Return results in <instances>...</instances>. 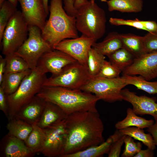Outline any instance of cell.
I'll return each mask as SVG.
<instances>
[{
	"mask_svg": "<svg viewBox=\"0 0 157 157\" xmlns=\"http://www.w3.org/2000/svg\"><path fill=\"white\" fill-rule=\"evenodd\" d=\"M67 137L61 157L78 152L105 141L104 124L98 112L74 113L66 119Z\"/></svg>",
	"mask_w": 157,
	"mask_h": 157,
	"instance_id": "1",
	"label": "cell"
},
{
	"mask_svg": "<svg viewBox=\"0 0 157 157\" xmlns=\"http://www.w3.org/2000/svg\"><path fill=\"white\" fill-rule=\"evenodd\" d=\"M37 96L59 106L68 116L79 112H97L100 99L94 94L82 90L58 86H43Z\"/></svg>",
	"mask_w": 157,
	"mask_h": 157,
	"instance_id": "2",
	"label": "cell"
},
{
	"mask_svg": "<svg viewBox=\"0 0 157 157\" xmlns=\"http://www.w3.org/2000/svg\"><path fill=\"white\" fill-rule=\"evenodd\" d=\"M63 2L62 0H51L49 18L42 30L43 38L53 49L62 41L79 37L75 17L66 13Z\"/></svg>",
	"mask_w": 157,
	"mask_h": 157,
	"instance_id": "3",
	"label": "cell"
},
{
	"mask_svg": "<svg viewBox=\"0 0 157 157\" xmlns=\"http://www.w3.org/2000/svg\"><path fill=\"white\" fill-rule=\"evenodd\" d=\"M76 26L82 34L96 41L105 34L107 21L104 10L95 0H85L77 10Z\"/></svg>",
	"mask_w": 157,
	"mask_h": 157,
	"instance_id": "4",
	"label": "cell"
},
{
	"mask_svg": "<svg viewBox=\"0 0 157 157\" xmlns=\"http://www.w3.org/2000/svg\"><path fill=\"white\" fill-rule=\"evenodd\" d=\"M46 74L36 67L24 78L14 92L8 96V121L39 92L47 78Z\"/></svg>",
	"mask_w": 157,
	"mask_h": 157,
	"instance_id": "5",
	"label": "cell"
},
{
	"mask_svg": "<svg viewBox=\"0 0 157 157\" xmlns=\"http://www.w3.org/2000/svg\"><path fill=\"white\" fill-rule=\"evenodd\" d=\"M28 27L22 12L17 10L6 26L0 43L5 56L14 53L23 44L28 38Z\"/></svg>",
	"mask_w": 157,
	"mask_h": 157,
	"instance_id": "6",
	"label": "cell"
},
{
	"mask_svg": "<svg viewBox=\"0 0 157 157\" xmlns=\"http://www.w3.org/2000/svg\"><path fill=\"white\" fill-rule=\"evenodd\" d=\"M53 49L43 38L41 29L36 26L29 25L27 39L14 53L22 58L29 69L33 70L36 68L42 56Z\"/></svg>",
	"mask_w": 157,
	"mask_h": 157,
	"instance_id": "7",
	"label": "cell"
},
{
	"mask_svg": "<svg viewBox=\"0 0 157 157\" xmlns=\"http://www.w3.org/2000/svg\"><path fill=\"white\" fill-rule=\"evenodd\" d=\"M127 85L122 76L113 78L95 77L91 78L80 89L94 94L100 100L112 103L123 100L121 92Z\"/></svg>",
	"mask_w": 157,
	"mask_h": 157,
	"instance_id": "8",
	"label": "cell"
},
{
	"mask_svg": "<svg viewBox=\"0 0 157 157\" xmlns=\"http://www.w3.org/2000/svg\"><path fill=\"white\" fill-rule=\"evenodd\" d=\"M91 78L87 67L76 61L66 66L58 74L47 78L43 86L80 89Z\"/></svg>",
	"mask_w": 157,
	"mask_h": 157,
	"instance_id": "9",
	"label": "cell"
},
{
	"mask_svg": "<svg viewBox=\"0 0 157 157\" xmlns=\"http://www.w3.org/2000/svg\"><path fill=\"white\" fill-rule=\"evenodd\" d=\"M66 119L43 129L45 138L40 153L44 156L61 157L63 154L67 137Z\"/></svg>",
	"mask_w": 157,
	"mask_h": 157,
	"instance_id": "10",
	"label": "cell"
},
{
	"mask_svg": "<svg viewBox=\"0 0 157 157\" xmlns=\"http://www.w3.org/2000/svg\"><path fill=\"white\" fill-rule=\"evenodd\" d=\"M96 42L94 39L82 34L76 38L62 41L56 45L54 49L66 53L87 67L89 51Z\"/></svg>",
	"mask_w": 157,
	"mask_h": 157,
	"instance_id": "11",
	"label": "cell"
},
{
	"mask_svg": "<svg viewBox=\"0 0 157 157\" xmlns=\"http://www.w3.org/2000/svg\"><path fill=\"white\" fill-rule=\"evenodd\" d=\"M77 61L66 53L53 49L44 53L39 60L37 67L43 73L57 75L69 64Z\"/></svg>",
	"mask_w": 157,
	"mask_h": 157,
	"instance_id": "12",
	"label": "cell"
},
{
	"mask_svg": "<svg viewBox=\"0 0 157 157\" xmlns=\"http://www.w3.org/2000/svg\"><path fill=\"white\" fill-rule=\"evenodd\" d=\"M122 75H139L147 81L157 77V52L145 53L135 58Z\"/></svg>",
	"mask_w": 157,
	"mask_h": 157,
	"instance_id": "13",
	"label": "cell"
},
{
	"mask_svg": "<svg viewBox=\"0 0 157 157\" xmlns=\"http://www.w3.org/2000/svg\"><path fill=\"white\" fill-rule=\"evenodd\" d=\"M121 95L123 100L132 104L133 110L136 115H150L157 122V103L155 98L145 95L138 96L126 88L122 90Z\"/></svg>",
	"mask_w": 157,
	"mask_h": 157,
	"instance_id": "14",
	"label": "cell"
},
{
	"mask_svg": "<svg viewBox=\"0 0 157 157\" xmlns=\"http://www.w3.org/2000/svg\"><path fill=\"white\" fill-rule=\"evenodd\" d=\"M22 13L29 25L42 29L47 15L43 0H19Z\"/></svg>",
	"mask_w": 157,
	"mask_h": 157,
	"instance_id": "15",
	"label": "cell"
},
{
	"mask_svg": "<svg viewBox=\"0 0 157 157\" xmlns=\"http://www.w3.org/2000/svg\"><path fill=\"white\" fill-rule=\"evenodd\" d=\"M0 150V157H32L36 154L24 141L8 134L1 140Z\"/></svg>",
	"mask_w": 157,
	"mask_h": 157,
	"instance_id": "16",
	"label": "cell"
},
{
	"mask_svg": "<svg viewBox=\"0 0 157 157\" xmlns=\"http://www.w3.org/2000/svg\"><path fill=\"white\" fill-rule=\"evenodd\" d=\"M46 103L44 99L36 95L18 110L14 117L31 125L37 124L41 117Z\"/></svg>",
	"mask_w": 157,
	"mask_h": 157,
	"instance_id": "17",
	"label": "cell"
},
{
	"mask_svg": "<svg viewBox=\"0 0 157 157\" xmlns=\"http://www.w3.org/2000/svg\"><path fill=\"white\" fill-rule=\"evenodd\" d=\"M67 115L59 106L49 101L46 104L37 124L43 129L56 125L65 120Z\"/></svg>",
	"mask_w": 157,
	"mask_h": 157,
	"instance_id": "18",
	"label": "cell"
},
{
	"mask_svg": "<svg viewBox=\"0 0 157 157\" xmlns=\"http://www.w3.org/2000/svg\"><path fill=\"white\" fill-rule=\"evenodd\" d=\"M122 136L118 130L110 135L106 141L97 145L87 148L82 150L63 157H99L108 154L113 143Z\"/></svg>",
	"mask_w": 157,
	"mask_h": 157,
	"instance_id": "19",
	"label": "cell"
},
{
	"mask_svg": "<svg viewBox=\"0 0 157 157\" xmlns=\"http://www.w3.org/2000/svg\"><path fill=\"white\" fill-rule=\"evenodd\" d=\"M92 47L104 55L108 56L123 46L120 34L114 31L109 33L102 41L94 43Z\"/></svg>",
	"mask_w": 157,
	"mask_h": 157,
	"instance_id": "20",
	"label": "cell"
},
{
	"mask_svg": "<svg viewBox=\"0 0 157 157\" xmlns=\"http://www.w3.org/2000/svg\"><path fill=\"white\" fill-rule=\"evenodd\" d=\"M31 71L29 69L23 72L5 73L0 86L8 96L10 95L17 90L24 78Z\"/></svg>",
	"mask_w": 157,
	"mask_h": 157,
	"instance_id": "21",
	"label": "cell"
},
{
	"mask_svg": "<svg viewBox=\"0 0 157 157\" xmlns=\"http://www.w3.org/2000/svg\"><path fill=\"white\" fill-rule=\"evenodd\" d=\"M127 115L123 120L117 122L115 127L120 130L131 126H135L143 129L149 127L154 124L152 119L147 120L136 115L133 109L129 108L126 111Z\"/></svg>",
	"mask_w": 157,
	"mask_h": 157,
	"instance_id": "22",
	"label": "cell"
},
{
	"mask_svg": "<svg viewBox=\"0 0 157 157\" xmlns=\"http://www.w3.org/2000/svg\"><path fill=\"white\" fill-rule=\"evenodd\" d=\"M107 3L109 11L115 10L122 13L140 12L143 5V0H109Z\"/></svg>",
	"mask_w": 157,
	"mask_h": 157,
	"instance_id": "23",
	"label": "cell"
},
{
	"mask_svg": "<svg viewBox=\"0 0 157 157\" xmlns=\"http://www.w3.org/2000/svg\"><path fill=\"white\" fill-rule=\"evenodd\" d=\"M123 47L133 54L135 58L145 53L143 37L132 33L120 34Z\"/></svg>",
	"mask_w": 157,
	"mask_h": 157,
	"instance_id": "24",
	"label": "cell"
},
{
	"mask_svg": "<svg viewBox=\"0 0 157 157\" xmlns=\"http://www.w3.org/2000/svg\"><path fill=\"white\" fill-rule=\"evenodd\" d=\"M6 128L8 135L24 142L31 131L33 126L22 120L14 117L8 121Z\"/></svg>",
	"mask_w": 157,
	"mask_h": 157,
	"instance_id": "25",
	"label": "cell"
},
{
	"mask_svg": "<svg viewBox=\"0 0 157 157\" xmlns=\"http://www.w3.org/2000/svg\"><path fill=\"white\" fill-rule=\"evenodd\" d=\"M110 61L122 72L131 65L135 57L124 48H121L107 56Z\"/></svg>",
	"mask_w": 157,
	"mask_h": 157,
	"instance_id": "26",
	"label": "cell"
},
{
	"mask_svg": "<svg viewBox=\"0 0 157 157\" xmlns=\"http://www.w3.org/2000/svg\"><path fill=\"white\" fill-rule=\"evenodd\" d=\"M32 130L24 141L26 146L36 154L40 152L43 145L45 134L43 129L37 124L32 125Z\"/></svg>",
	"mask_w": 157,
	"mask_h": 157,
	"instance_id": "27",
	"label": "cell"
},
{
	"mask_svg": "<svg viewBox=\"0 0 157 157\" xmlns=\"http://www.w3.org/2000/svg\"><path fill=\"white\" fill-rule=\"evenodd\" d=\"M123 135H128L137 140L141 141L148 148L154 150L156 145L152 136L149 133H146L142 129L137 127H129L118 130Z\"/></svg>",
	"mask_w": 157,
	"mask_h": 157,
	"instance_id": "28",
	"label": "cell"
},
{
	"mask_svg": "<svg viewBox=\"0 0 157 157\" xmlns=\"http://www.w3.org/2000/svg\"><path fill=\"white\" fill-rule=\"evenodd\" d=\"M128 84L135 86L138 89L144 91L150 94H157V81L150 82L142 76L136 75H122Z\"/></svg>",
	"mask_w": 157,
	"mask_h": 157,
	"instance_id": "29",
	"label": "cell"
},
{
	"mask_svg": "<svg viewBox=\"0 0 157 157\" xmlns=\"http://www.w3.org/2000/svg\"><path fill=\"white\" fill-rule=\"evenodd\" d=\"M105 57L95 48L92 47L88 53L87 68L91 78L99 73Z\"/></svg>",
	"mask_w": 157,
	"mask_h": 157,
	"instance_id": "30",
	"label": "cell"
},
{
	"mask_svg": "<svg viewBox=\"0 0 157 157\" xmlns=\"http://www.w3.org/2000/svg\"><path fill=\"white\" fill-rule=\"evenodd\" d=\"M5 58L6 60L5 73L23 72L30 69L26 62L15 53L5 56Z\"/></svg>",
	"mask_w": 157,
	"mask_h": 157,
	"instance_id": "31",
	"label": "cell"
},
{
	"mask_svg": "<svg viewBox=\"0 0 157 157\" xmlns=\"http://www.w3.org/2000/svg\"><path fill=\"white\" fill-rule=\"evenodd\" d=\"M0 42L3 33L10 19L17 10L16 7L8 0L5 1L0 6Z\"/></svg>",
	"mask_w": 157,
	"mask_h": 157,
	"instance_id": "32",
	"label": "cell"
},
{
	"mask_svg": "<svg viewBox=\"0 0 157 157\" xmlns=\"http://www.w3.org/2000/svg\"><path fill=\"white\" fill-rule=\"evenodd\" d=\"M122 72L110 62L105 60L102 65L99 73L95 77L106 78H115L119 77V74Z\"/></svg>",
	"mask_w": 157,
	"mask_h": 157,
	"instance_id": "33",
	"label": "cell"
},
{
	"mask_svg": "<svg viewBox=\"0 0 157 157\" xmlns=\"http://www.w3.org/2000/svg\"><path fill=\"white\" fill-rule=\"evenodd\" d=\"M124 142L125 148L121 157H133L141 149L142 144L141 143L135 142L130 136L125 135Z\"/></svg>",
	"mask_w": 157,
	"mask_h": 157,
	"instance_id": "34",
	"label": "cell"
},
{
	"mask_svg": "<svg viewBox=\"0 0 157 157\" xmlns=\"http://www.w3.org/2000/svg\"><path fill=\"white\" fill-rule=\"evenodd\" d=\"M109 22L111 24L115 26H127L134 27L138 29L145 30L142 20L138 18L134 19H125L111 17L110 18Z\"/></svg>",
	"mask_w": 157,
	"mask_h": 157,
	"instance_id": "35",
	"label": "cell"
},
{
	"mask_svg": "<svg viewBox=\"0 0 157 157\" xmlns=\"http://www.w3.org/2000/svg\"><path fill=\"white\" fill-rule=\"evenodd\" d=\"M145 53L157 52V33L148 32L143 36Z\"/></svg>",
	"mask_w": 157,
	"mask_h": 157,
	"instance_id": "36",
	"label": "cell"
},
{
	"mask_svg": "<svg viewBox=\"0 0 157 157\" xmlns=\"http://www.w3.org/2000/svg\"><path fill=\"white\" fill-rule=\"evenodd\" d=\"M124 135H122L113 143L108 154V157H119V156L122 146L124 143Z\"/></svg>",
	"mask_w": 157,
	"mask_h": 157,
	"instance_id": "37",
	"label": "cell"
},
{
	"mask_svg": "<svg viewBox=\"0 0 157 157\" xmlns=\"http://www.w3.org/2000/svg\"><path fill=\"white\" fill-rule=\"evenodd\" d=\"M8 108V95L0 86V110L3 111L7 117Z\"/></svg>",
	"mask_w": 157,
	"mask_h": 157,
	"instance_id": "38",
	"label": "cell"
},
{
	"mask_svg": "<svg viewBox=\"0 0 157 157\" xmlns=\"http://www.w3.org/2000/svg\"><path fill=\"white\" fill-rule=\"evenodd\" d=\"M75 0H63L64 8L66 13L69 15L76 16L77 10L74 6Z\"/></svg>",
	"mask_w": 157,
	"mask_h": 157,
	"instance_id": "39",
	"label": "cell"
},
{
	"mask_svg": "<svg viewBox=\"0 0 157 157\" xmlns=\"http://www.w3.org/2000/svg\"><path fill=\"white\" fill-rule=\"evenodd\" d=\"M142 21L145 31L151 33H157V22L151 20Z\"/></svg>",
	"mask_w": 157,
	"mask_h": 157,
	"instance_id": "40",
	"label": "cell"
},
{
	"mask_svg": "<svg viewBox=\"0 0 157 157\" xmlns=\"http://www.w3.org/2000/svg\"><path fill=\"white\" fill-rule=\"evenodd\" d=\"M154 150L148 148L145 150H140L134 157H153L154 156Z\"/></svg>",
	"mask_w": 157,
	"mask_h": 157,
	"instance_id": "41",
	"label": "cell"
},
{
	"mask_svg": "<svg viewBox=\"0 0 157 157\" xmlns=\"http://www.w3.org/2000/svg\"><path fill=\"white\" fill-rule=\"evenodd\" d=\"M147 131L152 135L155 144L157 147V122L148 128Z\"/></svg>",
	"mask_w": 157,
	"mask_h": 157,
	"instance_id": "42",
	"label": "cell"
},
{
	"mask_svg": "<svg viewBox=\"0 0 157 157\" xmlns=\"http://www.w3.org/2000/svg\"><path fill=\"white\" fill-rule=\"evenodd\" d=\"M6 67V60L5 57L3 58L0 55V83L2 80L3 76L5 73Z\"/></svg>",
	"mask_w": 157,
	"mask_h": 157,
	"instance_id": "43",
	"label": "cell"
},
{
	"mask_svg": "<svg viewBox=\"0 0 157 157\" xmlns=\"http://www.w3.org/2000/svg\"><path fill=\"white\" fill-rule=\"evenodd\" d=\"M43 1L46 13L47 15H48L49 13L48 0H43Z\"/></svg>",
	"mask_w": 157,
	"mask_h": 157,
	"instance_id": "44",
	"label": "cell"
},
{
	"mask_svg": "<svg viewBox=\"0 0 157 157\" xmlns=\"http://www.w3.org/2000/svg\"><path fill=\"white\" fill-rule=\"evenodd\" d=\"M13 5L16 7L19 0H8Z\"/></svg>",
	"mask_w": 157,
	"mask_h": 157,
	"instance_id": "45",
	"label": "cell"
},
{
	"mask_svg": "<svg viewBox=\"0 0 157 157\" xmlns=\"http://www.w3.org/2000/svg\"><path fill=\"white\" fill-rule=\"evenodd\" d=\"M6 0H0V6Z\"/></svg>",
	"mask_w": 157,
	"mask_h": 157,
	"instance_id": "46",
	"label": "cell"
},
{
	"mask_svg": "<svg viewBox=\"0 0 157 157\" xmlns=\"http://www.w3.org/2000/svg\"><path fill=\"white\" fill-rule=\"evenodd\" d=\"M102 2H107V0H100Z\"/></svg>",
	"mask_w": 157,
	"mask_h": 157,
	"instance_id": "47",
	"label": "cell"
}]
</instances>
